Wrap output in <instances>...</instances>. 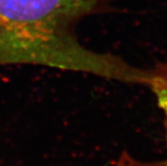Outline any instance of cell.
<instances>
[{
    "instance_id": "1",
    "label": "cell",
    "mask_w": 167,
    "mask_h": 166,
    "mask_svg": "<svg viewBox=\"0 0 167 166\" xmlns=\"http://www.w3.org/2000/svg\"><path fill=\"white\" fill-rule=\"evenodd\" d=\"M113 0H0V66L41 65L147 86L149 69L86 48L76 27L114 11Z\"/></svg>"
},
{
    "instance_id": "2",
    "label": "cell",
    "mask_w": 167,
    "mask_h": 166,
    "mask_svg": "<svg viewBox=\"0 0 167 166\" xmlns=\"http://www.w3.org/2000/svg\"><path fill=\"white\" fill-rule=\"evenodd\" d=\"M150 70V79L147 88L153 93L156 102L163 115L165 143L167 149V61L156 64ZM114 166H167V152L161 159L142 160L132 154L123 151L113 161Z\"/></svg>"
}]
</instances>
